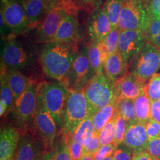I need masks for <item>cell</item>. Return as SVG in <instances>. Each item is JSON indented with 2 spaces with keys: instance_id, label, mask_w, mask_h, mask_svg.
Returning a JSON list of instances; mask_svg holds the SVG:
<instances>
[{
  "instance_id": "obj_1",
  "label": "cell",
  "mask_w": 160,
  "mask_h": 160,
  "mask_svg": "<svg viewBox=\"0 0 160 160\" xmlns=\"http://www.w3.org/2000/svg\"><path fill=\"white\" fill-rule=\"evenodd\" d=\"M75 56L74 51L70 45L52 42L43 46L39 59L46 75L58 81H63L68 77Z\"/></svg>"
},
{
  "instance_id": "obj_2",
  "label": "cell",
  "mask_w": 160,
  "mask_h": 160,
  "mask_svg": "<svg viewBox=\"0 0 160 160\" xmlns=\"http://www.w3.org/2000/svg\"><path fill=\"white\" fill-rule=\"evenodd\" d=\"M69 90L58 82H43L37 89V98L52 114L57 125L62 126Z\"/></svg>"
},
{
  "instance_id": "obj_3",
  "label": "cell",
  "mask_w": 160,
  "mask_h": 160,
  "mask_svg": "<svg viewBox=\"0 0 160 160\" xmlns=\"http://www.w3.org/2000/svg\"><path fill=\"white\" fill-rule=\"evenodd\" d=\"M115 82L104 73L95 75L82 89L92 116L108 105L115 96Z\"/></svg>"
},
{
  "instance_id": "obj_4",
  "label": "cell",
  "mask_w": 160,
  "mask_h": 160,
  "mask_svg": "<svg viewBox=\"0 0 160 160\" xmlns=\"http://www.w3.org/2000/svg\"><path fill=\"white\" fill-rule=\"evenodd\" d=\"M150 20L147 7L142 0H125L118 28L120 31L138 30L146 33Z\"/></svg>"
},
{
  "instance_id": "obj_5",
  "label": "cell",
  "mask_w": 160,
  "mask_h": 160,
  "mask_svg": "<svg viewBox=\"0 0 160 160\" xmlns=\"http://www.w3.org/2000/svg\"><path fill=\"white\" fill-rule=\"evenodd\" d=\"M90 116L88 105L81 90H69L62 129L66 134H71Z\"/></svg>"
},
{
  "instance_id": "obj_6",
  "label": "cell",
  "mask_w": 160,
  "mask_h": 160,
  "mask_svg": "<svg viewBox=\"0 0 160 160\" xmlns=\"http://www.w3.org/2000/svg\"><path fill=\"white\" fill-rule=\"evenodd\" d=\"M132 72L147 82L160 69V49L147 42L130 63Z\"/></svg>"
},
{
  "instance_id": "obj_7",
  "label": "cell",
  "mask_w": 160,
  "mask_h": 160,
  "mask_svg": "<svg viewBox=\"0 0 160 160\" xmlns=\"http://www.w3.org/2000/svg\"><path fill=\"white\" fill-rule=\"evenodd\" d=\"M0 12L12 34H22L32 26L20 0H1Z\"/></svg>"
},
{
  "instance_id": "obj_8",
  "label": "cell",
  "mask_w": 160,
  "mask_h": 160,
  "mask_svg": "<svg viewBox=\"0 0 160 160\" xmlns=\"http://www.w3.org/2000/svg\"><path fill=\"white\" fill-rule=\"evenodd\" d=\"M37 89L31 83L26 92L15 100L12 108V116L20 127L28 126L34 121L37 107Z\"/></svg>"
},
{
  "instance_id": "obj_9",
  "label": "cell",
  "mask_w": 160,
  "mask_h": 160,
  "mask_svg": "<svg viewBox=\"0 0 160 160\" xmlns=\"http://www.w3.org/2000/svg\"><path fill=\"white\" fill-rule=\"evenodd\" d=\"M31 59V53L21 43L12 38H8L4 44L1 53V65L7 69H22Z\"/></svg>"
},
{
  "instance_id": "obj_10",
  "label": "cell",
  "mask_w": 160,
  "mask_h": 160,
  "mask_svg": "<svg viewBox=\"0 0 160 160\" xmlns=\"http://www.w3.org/2000/svg\"><path fill=\"white\" fill-rule=\"evenodd\" d=\"M95 75L90 62L88 47L84 46L75 56L69 82L74 90H81Z\"/></svg>"
},
{
  "instance_id": "obj_11",
  "label": "cell",
  "mask_w": 160,
  "mask_h": 160,
  "mask_svg": "<svg viewBox=\"0 0 160 160\" xmlns=\"http://www.w3.org/2000/svg\"><path fill=\"white\" fill-rule=\"evenodd\" d=\"M147 42L145 33L141 30L121 31L117 52L129 65L141 51Z\"/></svg>"
},
{
  "instance_id": "obj_12",
  "label": "cell",
  "mask_w": 160,
  "mask_h": 160,
  "mask_svg": "<svg viewBox=\"0 0 160 160\" xmlns=\"http://www.w3.org/2000/svg\"><path fill=\"white\" fill-rule=\"evenodd\" d=\"M69 12L67 8L59 7L52 8L46 14L38 29V41L40 43H51L64 18Z\"/></svg>"
},
{
  "instance_id": "obj_13",
  "label": "cell",
  "mask_w": 160,
  "mask_h": 160,
  "mask_svg": "<svg viewBox=\"0 0 160 160\" xmlns=\"http://www.w3.org/2000/svg\"><path fill=\"white\" fill-rule=\"evenodd\" d=\"M33 122L42 139L49 147L52 148L56 136L57 125L52 114L38 98Z\"/></svg>"
},
{
  "instance_id": "obj_14",
  "label": "cell",
  "mask_w": 160,
  "mask_h": 160,
  "mask_svg": "<svg viewBox=\"0 0 160 160\" xmlns=\"http://www.w3.org/2000/svg\"><path fill=\"white\" fill-rule=\"evenodd\" d=\"M145 83L133 72H127L115 82V96L118 98L135 100L146 86Z\"/></svg>"
},
{
  "instance_id": "obj_15",
  "label": "cell",
  "mask_w": 160,
  "mask_h": 160,
  "mask_svg": "<svg viewBox=\"0 0 160 160\" xmlns=\"http://www.w3.org/2000/svg\"><path fill=\"white\" fill-rule=\"evenodd\" d=\"M112 30V27L103 7L94 9L88 23V31L91 42H103Z\"/></svg>"
},
{
  "instance_id": "obj_16",
  "label": "cell",
  "mask_w": 160,
  "mask_h": 160,
  "mask_svg": "<svg viewBox=\"0 0 160 160\" xmlns=\"http://www.w3.org/2000/svg\"><path fill=\"white\" fill-rule=\"evenodd\" d=\"M43 143L40 139L28 133L20 138L13 160H34L42 155Z\"/></svg>"
},
{
  "instance_id": "obj_17",
  "label": "cell",
  "mask_w": 160,
  "mask_h": 160,
  "mask_svg": "<svg viewBox=\"0 0 160 160\" xmlns=\"http://www.w3.org/2000/svg\"><path fill=\"white\" fill-rule=\"evenodd\" d=\"M148 141L145 125L137 122L128 125L123 145L132 149L133 154L147 151Z\"/></svg>"
},
{
  "instance_id": "obj_18",
  "label": "cell",
  "mask_w": 160,
  "mask_h": 160,
  "mask_svg": "<svg viewBox=\"0 0 160 160\" xmlns=\"http://www.w3.org/2000/svg\"><path fill=\"white\" fill-rule=\"evenodd\" d=\"M20 135L16 129L6 126L0 134V160L13 159L20 139Z\"/></svg>"
},
{
  "instance_id": "obj_19",
  "label": "cell",
  "mask_w": 160,
  "mask_h": 160,
  "mask_svg": "<svg viewBox=\"0 0 160 160\" xmlns=\"http://www.w3.org/2000/svg\"><path fill=\"white\" fill-rule=\"evenodd\" d=\"M1 77H4L8 85L13 92L15 100L22 95L32 83L29 78L18 69H7L1 67Z\"/></svg>"
},
{
  "instance_id": "obj_20",
  "label": "cell",
  "mask_w": 160,
  "mask_h": 160,
  "mask_svg": "<svg viewBox=\"0 0 160 160\" xmlns=\"http://www.w3.org/2000/svg\"><path fill=\"white\" fill-rule=\"evenodd\" d=\"M78 35V21L74 15L69 13L61 23L52 42L70 45L77 38Z\"/></svg>"
},
{
  "instance_id": "obj_21",
  "label": "cell",
  "mask_w": 160,
  "mask_h": 160,
  "mask_svg": "<svg viewBox=\"0 0 160 160\" xmlns=\"http://www.w3.org/2000/svg\"><path fill=\"white\" fill-rule=\"evenodd\" d=\"M128 67V64L118 52L109 55L104 63L106 74L114 82L126 74Z\"/></svg>"
},
{
  "instance_id": "obj_22",
  "label": "cell",
  "mask_w": 160,
  "mask_h": 160,
  "mask_svg": "<svg viewBox=\"0 0 160 160\" xmlns=\"http://www.w3.org/2000/svg\"><path fill=\"white\" fill-rule=\"evenodd\" d=\"M22 3L31 25L42 22L49 12L48 7L42 0H27L22 1Z\"/></svg>"
},
{
  "instance_id": "obj_23",
  "label": "cell",
  "mask_w": 160,
  "mask_h": 160,
  "mask_svg": "<svg viewBox=\"0 0 160 160\" xmlns=\"http://www.w3.org/2000/svg\"><path fill=\"white\" fill-rule=\"evenodd\" d=\"M88 57L92 69L96 75L104 74V63L108 57L101 43L91 42L88 46Z\"/></svg>"
},
{
  "instance_id": "obj_24",
  "label": "cell",
  "mask_w": 160,
  "mask_h": 160,
  "mask_svg": "<svg viewBox=\"0 0 160 160\" xmlns=\"http://www.w3.org/2000/svg\"><path fill=\"white\" fill-rule=\"evenodd\" d=\"M117 97L114 96V98L108 105L92 116V122L96 133L99 135L105 125L113 119L117 110Z\"/></svg>"
},
{
  "instance_id": "obj_25",
  "label": "cell",
  "mask_w": 160,
  "mask_h": 160,
  "mask_svg": "<svg viewBox=\"0 0 160 160\" xmlns=\"http://www.w3.org/2000/svg\"><path fill=\"white\" fill-rule=\"evenodd\" d=\"M95 133L94 127L92 116H88L84 120L74 131L69 134V138L75 142L83 147L89 143Z\"/></svg>"
},
{
  "instance_id": "obj_26",
  "label": "cell",
  "mask_w": 160,
  "mask_h": 160,
  "mask_svg": "<svg viewBox=\"0 0 160 160\" xmlns=\"http://www.w3.org/2000/svg\"><path fill=\"white\" fill-rule=\"evenodd\" d=\"M134 103L138 122L145 125L151 119V102L147 94L145 87L134 100Z\"/></svg>"
},
{
  "instance_id": "obj_27",
  "label": "cell",
  "mask_w": 160,
  "mask_h": 160,
  "mask_svg": "<svg viewBox=\"0 0 160 160\" xmlns=\"http://www.w3.org/2000/svg\"><path fill=\"white\" fill-rule=\"evenodd\" d=\"M124 0H106L103 8L110 23L112 29L118 28Z\"/></svg>"
},
{
  "instance_id": "obj_28",
  "label": "cell",
  "mask_w": 160,
  "mask_h": 160,
  "mask_svg": "<svg viewBox=\"0 0 160 160\" xmlns=\"http://www.w3.org/2000/svg\"><path fill=\"white\" fill-rule=\"evenodd\" d=\"M117 99V111L126 120L128 125L137 123L134 100L118 98Z\"/></svg>"
},
{
  "instance_id": "obj_29",
  "label": "cell",
  "mask_w": 160,
  "mask_h": 160,
  "mask_svg": "<svg viewBox=\"0 0 160 160\" xmlns=\"http://www.w3.org/2000/svg\"><path fill=\"white\" fill-rule=\"evenodd\" d=\"M15 102V97L4 77H1L0 115L3 116L12 109Z\"/></svg>"
},
{
  "instance_id": "obj_30",
  "label": "cell",
  "mask_w": 160,
  "mask_h": 160,
  "mask_svg": "<svg viewBox=\"0 0 160 160\" xmlns=\"http://www.w3.org/2000/svg\"><path fill=\"white\" fill-rule=\"evenodd\" d=\"M42 160H72L66 139L42 155Z\"/></svg>"
},
{
  "instance_id": "obj_31",
  "label": "cell",
  "mask_w": 160,
  "mask_h": 160,
  "mask_svg": "<svg viewBox=\"0 0 160 160\" xmlns=\"http://www.w3.org/2000/svg\"><path fill=\"white\" fill-rule=\"evenodd\" d=\"M145 34L148 42L160 49V19L151 18Z\"/></svg>"
},
{
  "instance_id": "obj_32",
  "label": "cell",
  "mask_w": 160,
  "mask_h": 160,
  "mask_svg": "<svg viewBox=\"0 0 160 160\" xmlns=\"http://www.w3.org/2000/svg\"><path fill=\"white\" fill-rule=\"evenodd\" d=\"M120 32L121 31L118 28L112 29L106 38L101 42L103 49L108 56L117 52Z\"/></svg>"
},
{
  "instance_id": "obj_33",
  "label": "cell",
  "mask_w": 160,
  "mask_h": 160,
  "mask_svg": "<svg viewBox=\"0 0 160 160\" xmlns=\"http://www.w3.org/2000/svg\"><path fill=\"white\" fill-rule=\"evenodd\" d=\"M115 119V138L114 142L118 145L123 144L126 129L128 128V123L123 116L116 110L114 114Z\"/></svg>"
},
{
  "instance_id": "obj_34",
  "label": "cell",
  "mask_w": 160,
  "mask_h": 160,
  "mask_svg": "<svg viewBox=\"0 0 160 160\" xmlns=\"http://www.w3.org/2000/svg\"><path fill=\"white\" fill-rule=\"evenodd\" d=\"M151 101L160 100V72L153 75L145 86Z\"/></svg>"
},
{
  "instance_id": "obj_35",
  "label": "cell",
  "mask_w": 160,
  "mask_h": 160,
  "mask_svg": "<svg viewBox=\"0 0 160 160\" xmlns=\"http://www.w3.org/2000/svg\"><path fill=\"white\" fill-rule=\"evenodd\" d=\"M99 138L101 147L114 142L115 138V119L114 116L101 131L99 134Z\"/></svg>"
},
{
  "instance_id": "obj_36",
  "label": "cell",
  "mask_w": 160,
  "mask_h": 160,
  "mask_svg": "<svg viewBox=\"0 0 160 160\" xmlns=\"http://www.w3.org/2000/svg\"><path fill=\"white\" fill-rule=\"evenodd\" d=\"M68 147L69 154L72 160H80L83 157V146L75 142L69 138H65Z\"/></svg>"
},
{
  "instance_id": "obj_37",
  "label": "cell",
  "mask_w": 160,
  "mask_h": 160,
  "mask_svg": "<svg viewBox=\"0 0 160 160\" xmlns=\"http://www.w3.org/2000/svg\"><path fill=\"white\" fill-rule=\"evenodd\" d=\"M133 153L132 149L122 144L118 145L113 152L114 160H132Z\"/></svg>"
},
{
  "instance_id": "obj_38",
  "label": "cell",
  "mask_w": 160,
  "mask_h": 160,
  "mask_svg": "<svg viewBox=\"0 0 160 160\" xmlns=\"http://www.w3.org/2000/svg\"><path fill=\"white\" fill-rule=\"evenodd\" d=\"M100 147L101 145L99 135L95 133L91 141L86 146L83 147V156L86 155H94Z\"/></svg>"
},
{
  "instance_id": "obj_39",
  "label": "cell",
  "mask_w": 160,
  "mask_h": 160,
  "mask_svg": "<svg viewBox=\"0 0 160 160\" xmlns=\"http://www.w3.org/2000/svg\"><path fill=\"white\" fill-rule=\"evenodd\" d=\"M118 145L115 143H110L101 147L96 154L94 155V160H103L106 157L113 154L115 149Z\"/></svg>"
},
{
  "instance_id": "obj_40",
  "label": "cell",
  "mask_w": 160,
  "mask_h": 160,
  "mask_svg": "<svg viewBox=\"0 0 160 160\" xmlns=\"http://www.w3.org/2000/svg\"><path fill=\"white\" fill-rule=\"evenodd\" d=\"M145 126L149 141L160 137V124L159 123L150 119Z\"/></svg>"
},
{
  "instance_id": "obj_41",
  "label": "cell",
  "mask_w": 160,
  "mask_h": 160,
  "mask_svg": "<svg viewBox=\"0 0 160 160\" xmlns=\"http://www.w3.org/2000/svg\"><path fill=\"white\" fill-rule=\"evenodd\" d=\"M147 151L154 160H160V137L149 140Z\"/></svg>"
},
{
  "instance_id": "obj_42",
  "label": "cell",
  "mask_w": 160,
  "mask_h": 160,
  "mask_svg": "<svg viewBox=\"0 0 160 160\" xmlns=\"http://www.w3.org/2000/svg\"><path fill=\"white\" fill-rule=\"evenodd\" d=\"M146 6L151 18L160 19V0H149Z\"/></svg>"
},
{
  "instance_id": "obj_43",
  "label": "cell",
  "mask_w": 160,
  "mask_h": 160,
  "mask_svg": "<svg viewBox=\"0 0 160 160\" xmlns=\"http://www.w3.org/2000/svg\"><path fill=\"white\" fill-rule=\"evenodd\" d=\"M46 4L49 11L52 8L62 7L69 10L71 7H74L68 0H42Z\"/></svg>"
},
{
  "instance_id": "obj_44",
  "label": "cell",
  "mask_w": 160,
  "mask_h": 160,
  "mask_svg": "<svg viewBox=\"0 0 160 160\" xmlns=\"http://www.w3.org/2000/svg\"><path fill=\"white\" fill-rule=\"evenodd\" d=\"M151 102V119L160 124V100Z\"/></svg>"
},
{
  "instance_id": "obj_45",
  "label": "cell",
  "mask_w": 160,
  "mask_h": 160,
  "mask_svg": "<svg viewBox=\"0 0 160 160\" xmlns=\"http://www.w3.org/2000/svg\"><path fill=\"white\" fill-rule=\"evenodd\" d=\"M103 0H82V5L93 8L94 9L100 7Z\"/></svg>"
},
{
  "instance_id": "obj_46",
  "label": "cell",
  "mask_w": 160,
  "mask_h": 160,
  "mask_svg": "<svg viewBox=\"0 0 160 160\" xmlns=\"http://www.w3.org/2000/svg\"><path fill=\"white\" fill-rule=\"evenodd\" d=\"M135 160H154L147 151H144L138 154H133Z\"/></svg>"
},
{
  "instance_id": "obj_47",
  "label": "cell",
  "mask_w": 160,
  "mask_h": 160,
  "mask_svg": "<svg viewBox=\"0 0 160 160\" xmlns=\"http://www.w3.org/2000/svg\"><path fill=\"white\" fill-rule=\"evenodd\" d=\"M68 1L74 7H78L79 6L82 5V0H68Z\"/></svg>"
},
{
  "instance_id": "obj_48",
  "label": "cell",
  "mask_w": 160,
  "mask_h": 160,
  "mask_svg": "<svg viewBox=\"0 0 160 160\" xmlns=\"http://www.w3.org/2000/svg\"><path fill=\"white\" fill-rule=\"evenodd\" d=\"M80 160H94V155H84Z\"/></svg>"
},
{
  "instance_id": "obj_49",
  "label": "cell",
  "mask_w": 160,
  "mask_h": 160,
  "mask_svg": "<svg viewBox=\"0 0 160 160\" xmlns=\"http://www.w3.org/2000/svg\"><path fill=\"white\" fill-rule=\"evenodd\" d=\"M103 160H113V154L110 155L109 157H106V158H104Z\"/></svg>"
},
{
  "instance_id": "obj_50",
  "label": "cell",
  "mask_w": 160,
  "mask_h": 160,
  "mask_svg": "<svg viewBox=\"0 0 160 160\" xmlns=\"http://www.w3.org/2000/svg\"><path fill=\"white\" fill-rule=\"evenodd\" d=\"M42 155H42L40 157H38L37 158H36L34 160H42Z\"/></svg>"
},
{
  "instance_id": "obj_51",
  "label": "cell",
  "mask_w": 160,
  "mask_h": 160,
  "mask_svg": "<svg viewBox=\"0 0 160 160\" xmlns=\"http://www.w3.org/2000/svg\"><path fill=\"white\" fill-rule=\"evenodd\" d=\"M142 1H143V2H145V4H147V2L149 1V0H142Z\"/></svg>"
},
{
  "instance_id": "obj_52",
  "label": "cell",
  "mask_w": 160,
  "mask_h": 160,
  "mask_svg": "<svg viewBox=\"0 0 160 160\" xmlns=\"http://www.w3.org/2000/svg\"><path fill=\"white\" fill-rule=\"evenodd\" d=\"M132 160H135V158L134 156H133V158H132Z\"/></svg>"
},
{
  "instance_id": "obj_53",
  "label": "cell",
  "mask_w": 160,
  "mask_h": 160,
  "mask_svg": "<svg viewBox=\"0 0 160 160\" xmlns=\"http://www.w3.org/2000/svg\"><path fill=\"white\" fill-rule=\"evenodd\" d=\"M21 1H27V0H20Z\"/></svg>"
},
{
  "instance_id": "obj_54",
  "label": "cell",
  "mask_w": 160,
  "mask_h": 160,
  "mask_svg": "<svg viewBox=\"0 0 160 160\" xmlns=\"http://www.w3.org/2000/svg\"><path fill=\"white\" fill-rule=\"evenodd\" d=\"M13 160V159H10V160Z\"/></svg>"
},
{
  "instance_id": "obj_55",
  "label": "cell",
  "mask_w": 160,
  "mask_h": 160,
  "mask_svg": "<svg viewBox=\"0 0 160 160\" xmlns=\"http://www.w3.org/2000/svg\"><path fill=\"white\" fill-rule=\"evenodd\" d=\"M124 1H125V0H124Z\"/></svg>"
}]
</instances>
